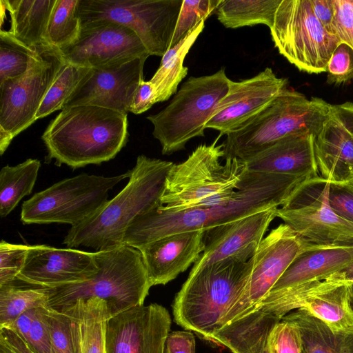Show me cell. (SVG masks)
I'll return each mask as SVG.
<instances>
[{
  "label": "cell",
  "instance_id": "50",
  "mask_svg": "<svg viewBox=\"0 0 353 353\" xmlns=\"http://www.w3.org/2000/svg\"><path fill=\"white\" fill-rule=\"evenodd\" d=\"M0 353H15L5 343L0 341Z\"/></svg>",
  "mask_w": 353,
  "mask_h": 353
},
{
  "label": "cell",
  "instance_id": "3",
  "mask_svg": "<svg viewBox=\"0 0 353 353\" xmlns=\"http://www.w3.org/2000/svg\"><path fill=\"white\" fill-rule=\"evenodd\" d=\"M174 163L139 155L124 188L97 212L71 226L63 244L97 251L123 245L125 232L139 216L161 204L168 174Z\"/></svg>",
  "mask_w": 353,
  "mask_h": 353
},
{
  "label": "cell",
  "instance_id": "14",
  "mask_svg": "<svg viewBox=\"0 0 353 353\" xmlns=\"http://www.w3.org/2000/svg\"><path fill=\"white\" fill-rule=\"evenodd\" d=\"M306 246L287 224L271 230L258 245L250 279L238 301L221 320L220 327L248 314L271 290Z\"/></svg>",
  "mask_w": 353,
  "mask_h": 353
},
{
  "label": "cell",
  "instance_id": "24",
  "mask_svg": "<svg viewBox=\"0 0 353 353\" xmlns=\"http://www.w3.org/2000/svg\"><path fill=\"white\" fill-rule=\"evenodd\" d=\"M244 162L250 172L321 178L312 134L288 136Z\"/></svg>",
  "mask_w": 353,
  "mask_h": 353
},
{
  "label": "cell",
  "instance_id": "2",
  "mask_svg": "<svg viewBox=\"0 0 353 353\" xmlns=\"http://www.w3.org/2000/svg\"><path fill=\"white\" fill-rule=\"evenodd\" d=\"M259 245L190 272L172 305L176 324L212 343L250 279Z\"/></svg>",
  "mask_w": 353,
  "mask_h": 353
},
{
  "label": "cell",
  "instance_id": "44",
  "mask_svg": "<svg viewBox=\"0 0 353 353\" xmlns=\"http://www.w3.org/2000/svg\"><path fill=\"white\" fill-rule=\"evenodd\" d=\"M329 203L341 217L353 222V192L343 184L330 183Z\"/></svg>",
  "mask_w": 353,
  "mask_h": 353
},
{
  "label": "cell",
  "instance_id": "36",
  "mask_svg": "<svg viewBox=\"0 0 353 353\" xmlns=\"http://www.w3.org/2000/svg\"><path fill=\"white\" fill-rule=\"evenodd\" d=\"M36 52L14 39L7 30H0V83L23 76Z\"/></svg>",
  "mask_w": 353,
  "mask_h": 353
},
{
  "label": "cell",
  "instance_id": "10",
  "mask_svg": "<svg viewBox=\"0 0 353 353\" xmlns=\"http://www.w3.org/2000/svg\"><path fill=\"white\" fill-rule=\"evenodd\" d=\"M270 30L279 52L310 74L326 72L341 43L315 17L310 0H281Z\"/></svg>",
  "mask_w": 353,
  "mask_h": 353
},
{
  "label": "cell",
  "instance_id": "41",
  "mask_svg": "<svg viewBox=\"0 0 353 353\" xmlns=\"http://www.w3.org/2000/svg\"><path fill=\"white\" fill-rule=\"evenodd\" d=\"M327 83L339 85L353 79V49L340 43L327 63Z\"/></svg>",
  "mask_w": 353,
  "mask_h": 353
},
{
  "label": "cell",
  "instance_id": "15",
  "mask_svg": "<svg viewBox=\"0 0 353 353\" xmlns=\"http://www.w3.org/2000/svg\"><path fill=\"white\" fill-rule=\"evenodd\" d=\"M59 50L65 61L90 68L150 56L133 30L108 20L81 24L77 39Z\"/></svg>",
  "mask_w": 353,
  "mask_h": 353
},
{
  "label": "cell",
  "instance_id": "19",
  "mask_svg": "<svg viewBox=\"0 0 353 353\" xmlns=\"http://www.w3.org/2000/svg\"><path fill=\"white\" fill-rule=\"evenodd\" d=\"M330 183L323 185L319 196L306 203L274 209L280 218L301 238L306 250L339 245H353V222L335 212L328 194Z\"/></svg>",
  "mask_w": 353,
  "mask_h": 353
},
{
  "label": "cell",
  "instance_id": "11",
  "mask_svg": "<svg viewBox=\"0 0 353 353\" xmlns=\"http://www.w3.org/2000/svg\"><path fill=\"white\" fill-rule=\"evenodd\" d=\"M65 60L51 45L36 48L28 71L0 83V154L37 119V112Z\"/></svg>",
  "mask_w": 353,
  "mask_h": 353
},
{
  "label": "cell",
  "instance_id": "5",
  "mask_svg": "<svg viewBox=\"0 0 353 353\" xmlns=\"http://www.w3.org/2000/svg\"><path fill=\"white\" fill-rule=\"evenodd\" d=\"M331 105L321 98L308 99L287 88L257 114L226 134L225 158L246 161L288 136L312 134L315 137Z\"/></svg>",
  "mask_w": 353,
  "mask_h": 353
},
{
  "label": "cell",
  "instance_id": "46",
  "mask_svg": "<svg viewBox=\"0 0 353 353\" xmlns=\"http://www.w3.org/2000/svg\"><path fill=\"white\" fill-rule=\"evenodd\" d=\"M154 103H156L155 90L153 84L150 81H142L134 96L130 112L136 114H141L149 110Z\"/></svg>",
  "mask_w": 353,
  "mask_h": 353
},
{
  "label": "cell",
  "instance_id": "51",
  "mask_svg": "<svg viewBox=\"0 0 353 353\" xmlns=\"http://www.w3.org/2000/svg\"><path fill=\"white\" fill-rule=\"evenodd\" d=\"M353 192V177L346 183L343 184Z\"/></svg>",
  "mask_w": 353,
  "mask_h": 353
},
{
  "label": "cell",
  "instance_id": "6",
  "mask_svg": "<svg viewBox=\"0 0 353 353\" xmlns=\"http://www.w3.org/2000/svg\"><path fill=\"white\" fill-rule=\"evenodd\" d=\"M98 272L89 280L47 288L48 307L60 311L79 299L97 297L107 301L111 317L143 305L152 287L141 252L120 247L94 252Z\"/></svg>",
  "mask_w": 353,
  "mask_h": 353
},
{
  "label": "cell",
  "instance_id": "23",
  "mask_svg": "<svg viewBox=\"0 0 353 353\" xmlns=\"http://www.w3.org/2000/svg\"><path fill=\"white\" fill-rule=\"evenodd\" d=\"M275 208L205 231V249L193 264L190 272L259 245L276 217Z\"/></svg>",
  "mask_w": 353,
  "mask_h": 353
},
{
  "label": "cell",
  "instance_id": "27",
  "mask_svg": "<svg viewBox=\"0 0 353 353\" xmlns=\"http://www.w3.org/2000/svg\"><path fill=\"white\" fill-rule=\"evenodd\" d=\"M281 320L257 310L216 330L212 343L224 346L232 353H274L270 337Z\"/></svg>",
  "mask_w": 353,
  "mask_h": 353
},
{
  "label": "cell",
  "instance_id": "20",
  "mask_svg": "<svg viewBox=\"0 0 353 353\" xmlns=\"http://www.w3.org/2000/svg\"><path fill=\"white\" fill-rule=\"evenodd\" d=\"M98 271L94 252L35 245H30L17 279L37 287L53 288L86 281Z\"/></svg>",
  "mask_w": 353,
  "mask_h": 353
},
{
  "label": "cell",
  "instance_id": "7",
  "mask_svg": "<svg viewBox=\"0 0 353 353\" xmlns=\"http://www.w3.org/2000/svg\"><path fill=\"white\" fill-rule=\"evenodd\" d=\"M197 146L183 162L170 170L161 196L160 210L205 205L212 199L234 192L246 171L243 161L225 158V144Z\"/></svg>",
  "mask_w": 353,
  "mask_h": 353
},
{
  "label": "cell",
  "instance_id": "31",
  "mask_svg": "<svg viewBox=\"0 0 353 353\" xmlns=\"http://www.w3.org/2000/svg\"><path fill=\"white\" fill-rule=\"evenodd\" d=\"M281 0H222L215 10L227 28L264 24L270 28Z\"/></svg>",
  "mask_w": 353,
  "mask_h": 353
},
{
  "label": "cell",
  "instance_id": "16",
  "mask_svg": "<svg viewBox=\"0 0 353 353\" xmlns=\"http://www.w3.org/2000/svg\"><path fill=\"white\" fill-rule=\"evenodd\" d=\"M147 59L138 57L90 68L63 108L92 105L128 114L137 89L143 81Z\"/></svg>",
  "mask_w": 353,
  "mask_h": 353
},
{
  "label": "cell",
  "instance_id": "35",
  "mask_svg": "<svg viewBox=\"0 0 353 353\" xmlns=\"http://www.w3.org/2000/svg\"><path fill=\"white\" fill-rule=\"evenodd\" d=\"M90 69L65 61L37 112L36 119L61 110L66 100Z\"/></svg>",
  "mask_w": 353,
  "mask_h": 353
},
{
  "label": "cell",
  "instance_id": "37",
  "mask_svg": "<svg viewBox=\"0 0 353 353\" xmlns=\"http://www.w3.org/2000/svg\"><path fill=\"white\" fill-rule=\"evenodd\" d=\"M221 1L183 0L169 49L181 41L202 21H205Z\"/></svg>",
  "mask_w": 353,
  "mask_h": 353
},
{
  "label": "cell",
  "instance_id": "12",
  "mask_svg": "<svg viewBox=\"0 0 353 353\" xmlns=\"http://www.w3.org/2000/svg\"><path fill=\"white\" fill-rule=\"evenodd\" d=\"M182 0H79L81 25L108 20L133 30L150 55L170 48Z\"/></svg>",
  "mask_w": 353,
  "mask_h": 353
},
{
  "label": "cell",
  "instance_id": "52",
  "mask_svg": "<svg viewBox=\"0 0 353 353\" xmlns=\"http://www.w3.org/2000/svg\"><path fill=\"white\" fill-rule=\"evenodd\" d=\"M350 301H351V305L353 308V283L351 285V290H350Z\"/></svg>",
  "mask_w": 353,
  "mask_h": 353
},
{
  "label": "cell",
  "instance_id": "25",
  "mask_svg": "<svg viewBox=\"0 0 353 353\" xmlns=\"http://www.w3.org/2000/svg\"><path fill=\"white\" fill-rule=\"evenodd\" d=\"M69 318L73 353H106V331L111 317L106 301L79 299L60 311Z\"/></svg>",
  "mask_w": 353,
  "mask_h": 353
},
{
  "label": "cell",
  "instance_id": "49",
  "mask_svg": "<svg viewBox=\"0 0 353 353\" xmlns=\"http://www.w3.org/2000/svg\"><path fill=\"white\" fill-rule=\"evenodd\" d=\"M345 280L353 283V262L345 269L340 272Z\"/></svg>",
  "mask_w": 353,
  "mask_h": 353
},
{
  "label": "cell",
  "instance_id": "48",
  "mask_svg": "<svg viewBox=\"0 0 353 353\" xmlns=\"http://www.w3.org/2000/svg\"><path fill=\"white\" fill-rule=\"evenodd\" d=\"M0 341L15 353H36L14 330L0 327Z\"/></svg>",
  "mask_w": 353,
  "mask_h": 353
},
{
  "label": "cell",
  "instance_id": "40",
  "mask_svg": "<svg viewBox=\"0 0 353 353\" xmlns=\"http://www.w3.org/2000/svg\"><path fill=\"white\" fill-rule=\"evenodd\" d=\"M270 341L274 353H305L298 327L283 319L272 330Z\"/></svg>",
  "mask_w": 353,
  "mask_h": 353
},
{
  "label": "cell",
  "instance_id": "39",
  "mask_svg": "<svg viewBox=\"0 0 353 353\" xmlns=\"http://www.w3.org/2000/svg\"><path fill=\"white\" fill-rule=\"evenodd\" d=\"M30 248V245L0 243V285L17 280Z\"/></svg>",
  "mask_w": 353,
  "mask_h": 353
},
{
  "label": "cell",
  "instance_id": "26",
  "mask_svg": "<svg viewBox=\"0 0 353 353\" xmlns=\"http://www.w3.org/2000/svg\"><path fill=\"white\" fill-rule=\"evenodd\" d=\"M352 262L353 245L306 250L291 263L269 292L323 279L343 270Z\"/></svg>",
  "mask_w": 353,
  "mask_h": 353
},
{
  "label": "cell",
  "instance_id": "17",
  "mask_svg": "<svg viewBox=\"0 0 353 353\" xmlns=\"http://www.w3.org/2000/svg\"><path fill=\"white\" fill-rule=\"evenodd\" d=\"M171 317L162 305L129 308L110 318L106 353H164Z\"/></svg>",
  "mask_w": 353,
  "mask_h": 353
},
{
  "label": "cell",
  "instance_id": "8",
  "mask_svg": "<svg viewBox=\"0 0 353 353\" xmlns=\"http://www.w3.org/2000/svg\"><path fill=\"white\" fill-rule=\"evenodd\" d=\"M230 81L224 68L212 74L191 77L164 109L147 117L163 154L183 150L190 139L204 136L205 125L228 93Z\"/></svg>",
  "mask_w": 353,
  "mask_h": 353
},
{
  "label": "cell",
  "instance_id": "33",
  "mask_svg": "<svg viewBox=\"0 0 353 353\" xmlns=\"http://www.w3.org/2000/svg\"><path fill=\"white\" fill-rule=\"evenodd\" d=\"M13 282L0 285V327L29 310L48 307L46 288H24Z\"/></svg>",
  "mask_w": 353,
  "mask_h": 353
},
{
  "label": "cell",
  "instance_id": "4",
  "mask_svg": "<svg viewBox=\"0 0 353 353\" xmlns=\"http://www.w3.org/2000/svg\"><path fill=\"white\" fill-rule=\"evenodd\" d=\"M128 114L92 105L65 107L41 136L48 159L75 169L108 161L126 145Z\"/></svg>",
  "mask_w": 353,
  "mask_h": 353
},
{
  "label": "cell",
  "instance_id": "45",
  "mask_svg": "<svg viewBox=\"0 0 353 353\" xmlns=\"http://www.w3.org/2000/svg\"><path fill=\"white\" fill-rule=\"evenodd\" d=\"M164 353H196L192 332L189 330L170 332L165 339Z\"/></svg>",
  "mask_w": 353,
  "mask_h": 353
},
{
  "label": "cell",
  "instance_id": "42",
  "mask_svg": "<svg viewBox=\"0 0 353 353\" xmlns=\"http://www.w3.org/2000/svg\"><path fill=\"white\" fill-rule=\"evenodd\" d=\"M332 34L353 49V0H334Z\"/></svg>",
  "mask_w": 353,
  "mask_h": 353
},
{
  "label": "cell",
  "instance_id": "9",
  "mask_svg": "<svg viewBox=\"0 0 353 353\" xmlns=\"http://www.w3.org/2000/svg\"><path fill=\"white\" fill-rule=\"evenodd\" d=\"M130 176L128 170L114 176L82 173L63 179L24 201L21 221L76 225L101 209L108 201V192Z\"/></svg>",
  "mask_w": 353,
  "mask_h": 353
},
{
  "label": "cell",
  "instance_id": "18",
  "mask_svg": "<svg viewBox=\"0 0 353 353\" xmlns=\"http://www.w3.org/2000/svg\"><path fill=\"white\" fill-rule=\"evenodd\" d=\"M288 83L271 68L241 81L230 80L228 93L218 103L205 129L218 130L219 137L238 129L277 97Z\"/></svg>",
  "mask_w": 353,
  "mask_h": 353
},
{
  "label": "cell",
  "instance_id": "38",
  "mask_svg": "<svg viewBox=\"0 0 353 353\" xmlns=\"http://www.w3.org/2000/svg\"><path fill=\"white\" fill-rule=\"evenodd\" d=\"M41 311L49 332L50 353H73L68 316L48 307Z\"/></svg>",
  "mask_w": 353,
  "mask_h": 353
},
{
  "label": "cell",
  "instance_id": "13",
  "mask_svg": "<svg viewBox=\"0 0 353 353\" xmlns=\"http://www.w3.org/2000/svg\"><path fill=\"white\" fill-rule=\"evenodd\" d=\"M351 285L340 272H336L321 279L269 292L250 312L260 310L281 319L293 310L303 309L333 330L349 329L353 327Z\"/></svg>",
  "mask_w": 353,
  "mask_h": 353
},
{
  "label": "cell",
  "instance_id": "34",
  "mask_svg": "<svg viewBox=\"0 0 353 353\" xmlns=\"http://www.w3.org/2000/svg\"><path fill=\"white\" fill-rule=\"evenodd\" d=\"M79 0H56L47 26V42L59 49L69 46L81 30Z\"/></svg>",
  "mask_w": 353,
  "mask_h": 353
},
{
  "label": "cell",
  "instance_id": "1",
  "mask_svg": "<svg viewBox=\"0 0 353 353\" xmlns=\"http://www.w3.org/2000/svg\"><path fill=\"white\" fill-rule=\"evenodd\" d=\"M317 178L248 172L239 188L223 201L181 210H160L159 205L137 216L126 230L123 245L141 249L164 236L221 226L252 214L287 205Z\"/></svg>",
  "mask_w": 353,
  "mask_h": 353
},
{
  "label": "cell",
  "instance_id": "43",
  "mask_svg": "<svg viewBox=\"0 0 353 353\" xmlns=\"http://www.w3.org/2000/svg\"><path fill=\"white\" fill-rule=\"evenodd\" d=\"M25 341L36 353H50L49 332L41 307L34 309L31 325Z\"/></svg>",
  "mask_w": 353,
  "mask_h": 353
},
{
  "label": "cell",
  "instance_id": "22",
  "mask_svg": "<svg viewBox=\"0 0 353 353\" xmlns=\"http://www.w3.org/2000/svg\"><path fill=\"white\" fill-rule=\"evenodd\" d=\"M204 233H175L139 249L150 285H165L194 264L205 249Z\"/></svg>",
  "mask_w": 353,
  "mask_h": 353
},
{
  "label": "cell",
  "instance_id": "21",
  "mask_svg": "<svg viewBox=\"0 0 353 353\" xmlns=\"http://www.w3.org/2000/svg\"><path fill=\"white\" fill-rule=\"evenodd\" d=\"M318 174L323 183L345 184L353 177V103L332 105L314 137Z\"/></svg>",
  "mask_w": 353,
  "mask_h": 353
},
{
  "label": "cell",
  "instance_id": "47",
  "mask_svg": "<svg viewBox=\"0 0 353 353\" xmlns=\"http://www.w3.org/2000/svg\"><path fill=\"white\" fill-rule=\"evenodd\" d=\"M310 1L315 17L327 31L333 34L334 0H310Z\"/></svg>",
  "mask_w": 353,
  "mask_h": 353
},
{
  "label": "cell",
  "instance_id": "30",
  "mask_svg": "<svg viewBox=\"0 0 353 353\" xmlns=\"http://www.w3.org/2000/svg\"><path fill=\"white\" fill-rule=\"evenodd\" d=\"M204 26L205 21H202L162 57L159 68L150 80L154 87L156 103L167 101L176 94L179 83L188 71V68L183 65L184 59Z\"/></svg>",
  "mask_w": 353,
  "mask_h": 353
},
{
  "label": "cell",
  "instance_id": "28",
  "mask_svg": "<svg viewBox=\"0 0 353 353\" xmlns=\"http://www.w3.org/2000/svg\"><path fill=\"white\" fill-rule=\"evenodd\" d=\"M56 0H1L8 12V32L30 48L50 45L46 40L48 23Z\"/></svg>",
  "mask_w": 353,
  "mask_h": 353
},
{
  "label": "cell",
  "instance_id": "32",
  "mask_svg": "<svg viewBox=\"0 0 353 353\" xmlns=\"http://www.w3.org/2000/svg\"><path fill=\"white\" fill-rule=\"evenodd\" d=\"M41 163L28 159L14 165H6L0 171V216H7L26 196L31 194Z\"/></svg>",
  "mask_w": 353,
  "mask_h": 353
},
{
  "label": "cell",
  "instance_id": "29",
  "mask_svg": "<svg viewBox=\"0 0 353 353\" xmlns=\"http://www.w3.org/2000/svg\"><path fill=\"white\" fill-rule=\"evenodd\" d=\"M281 319L298 327L305 353H353V327L333 330L303 309L289 312Z\"/></svg>",
  "mask_w": 353,
  "mask_h": 353
}]
</instances>
